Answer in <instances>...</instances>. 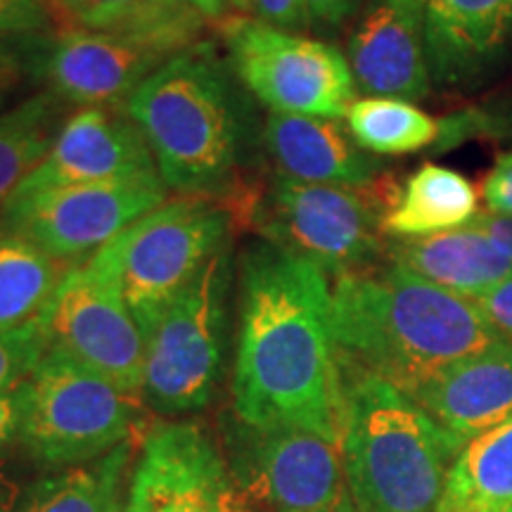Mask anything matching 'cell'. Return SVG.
Masks as SVG:
<instances>
[{
    "mask_svg": "<svg viewBox=\"0 0 512 512\" xmlns=\"http://www.w3.org/2000/svg\"><path fill=\"white\" fill-rule=\"evenodd\" d=\"M233 411L252 430H304L339 441L342 375L330 275L259 240L240 256Z\"/></svg>",
    "mask_w": 512,
    "mask_h": 512,
    "instance_id": "obj_1",
    "label": "cell"
},
{
    "mask_svg": "<svg viewBox=\"0 0 512 512\" xmlns=\"http://www.w3.org/2000/svg\"><path fill=\"white\" fill-rule=\"evenodd\" d=\"M332 335L344 366L411 396L453 363L505 339L475 299L389 261L332 283Z\"/></svg>",
    "mask_w": 512,
    "mask_h": 512,
    "instance_id": "obj_2",
    "label": "cell"
},
{
    "mask_svg": "<svg viewBox=\"0 0 512 512\" xmlns=\"http://www.w3.org/2000/svg\"><path fill=\"white\" fill-rule=\"evenodd\" d=\"M136 121L169 190L188 197L240 192L249 147V112L228 60L197 41L166 60L131 100Z\"/></svg>",
    "mask_w": 512,
    "mask_h": 512,
    "instance_id": "obj_3",
    "label": "cell"
},
{
    "mask_svg": "<svg viewBox=\"0 0 512 512\" xmlns=\"http://www.w3.org/2000/svg\"><path fill=\"white\" fill-rule=\"evenodd\" d=\"M339 448L361 512H437L463 441L382 377L339 363Z\"/></svg>",
    "mask_w": 512,
    "mask_h": 512,
    "instance_id": "obj_4",
    "label": "cell"
},
{
    "mask_svg": "<svg viewBox=\"0 0 512 512\" xmlns=\"http://www.w3.org/2000/svg\"><path fill=\"white\" fill-rule=\"evenodd\" d=\"M394 183L354 185L302 183L275 174L264 188L245 195V219L266 242L302 256L330 278L373 268L387 254L382 219L392 207Z\"/></svg>",
    "mask_w": 512,
    "mask_h": 512,
    "instance_id": "obj_5",
    "label": "cell"
},
{
    "mask_svg": "<svg viewBox=\"0 0 512 512\" xmlns=\"http://www.w3.org/2000/svg\"><path fill=\"white\" fill-rule=\"evenodd\" d=\"M233 223L228 204L181 195L152 209L86 261L117 287L145 330L211 256L230 245Z\"/></svg>",
    "mask_w": 512,
    "mask_h": 512,
    "instance_id": "obj_6",
    "label": "cell"
},
{
    "mask_svg": "<svg viewBox=\"0 0 512 512\" xmlns=\"http://www.w3.org/2000/svg\"><path fill=\"white\" fill-rule=\"evenodd\" d=\"M233 249L202 271L145 325L143 401L164 415L195 413L214 399L226 347Z\"/></svg>",
    "mask_w": 512,
    "mask_h": 512,
    "instance_id": "obj_7",
    "label": "cell"
},
{
    "mask_svg": "<svg viewBox=\"0 0 512 512\" xmlns=\"http://www.w3.org/2000/svg\"><path fill=\"white\" fill-rule=\"evenodd\" d=\"M140 413L143 396L124 392L64 351L48 347L24 380L19 444L46 465L93 463L131 441Z\"/></svg>",
    "mask_w": 512,
    "mask_h": 512,
    "instance_id": "obj_8",
    "label": "cell"
},
{
    "mask_svg": "<svg viewBox=\"0 0 512 512\" xmlns=\"http://www.w3.org/2000/svg\"><path fill=\"white\" fill-rule=\"evenodd\" d=\"M221 38L235 79L271 112L347 117L356 83L335 46L249 15L223 19Z\"/></svg>",
    "mask_w": 512,
    "mask_h": 512,
    "instance_id": "obj_9",
    "label": "cell"
},
{
    "mask_svg": "<svg viewBox=\"0 0 512 512\" xmlns=\"http://www.w3.org/2000/svg\"><path fill=\"white\" fill-rule=\"evenodd\" d=\"M169 197L159 174L105 185H72L12 197L0 211V233L19 235L38 249L81 264Z\"/></svg>",
    "mask_w": 512,
    "mask_h": 512,
    "instance_id": "obj_10",
    "label": "cell"
},
{
    "mask_svg": "<svg viewBox=\"0 0 512 512\" xmlns=\"http://www.w3.org/2000/svg\"><path fill=\"white\" fill-rule=\"evenodd\" d=\"M252 501L197 422H155L143 432L126 512H252Z\"/></svg>",
    "mask_w": 512,
    "mask_h": 512,
    "instance_id": "obj_11",
    "label": "cell"
},
{
    "mask_svg": "<svg viewBox=\"0 0 512 512\" xmlns=\"http://www.w3.org/2000/svg\"><path fill=\"white\" fill-rule=\"evenodd\" d=\"M50 347L143 396L145 337L117 287L88 266L69 268L41 316Z\"/></svg>",
    "mask_w": 512,
    "mask_h": 512,
    "instance_id": "obj_12",
    "label": "cell"
},
{
    "mask_svg": "<svg viewBox=\"0 0 512 512\" xmlns=\"http://www.w3.org/2000/svg\"><path fill=\"white\" fill-rule=\"evenodd\" d=\"M245 430L230 467L252 503L273 512H316L349 496L339 441L290 427Z\"/></svg>",
    "mask_w": 512,
    "mask_h": 512,
    "instance_id": "obj_13",
    "label": "cell"
},
{
    "mask_svg": "<svg viewBox=\"0 0 512 512\" xmlns=\"http://www.w3.org/2000/svg\"><path fill=\"white\" fill-rule=\"evenodd\" d=\"M174 55L140 38L64 27L43 41L36 69L48 93L64 105L124 110L131 95Z\"/></svg>",
    "mask_w": 512,
    "mask_h": 512,
    "instance_id": "obj_14",
    "label": "cell"
},
{
    "mask_svg": "<svg viewBox=\"0 0 512 512\" xmlns=\"http://www.w3.org/2000/svg\"><path fill=\"white\" fill-rule=\"evenodd\" d=\"M157 174L147 140L126 110L83 107L64 119L53 147L12 197ZM10 197V200H12Z\"/></svg>",
    "mask_w": 512,
    "mask_h": 512,
    "instance_id": "obj_15",
    "label": "cell"
},
{
    "mask_svg": "<svg viewBox=\"0 0 512 512\" xmlns=\"http://www.w3.org/2000/svg\"><path fill=\"white\" fill-rule=\"evenodd\" d=\"M347 60L356 91L368 98H427L432 74L422 38L420 0H373L351 29Z\"/></svg>",
    "mask_w": 512,
    "mask_h": 512,
    "instance_id": "obj_16",
    "label": "cell"
},
{
    "mask_svg": "<svg viewBox=\"0 0 512 512\" xmlns=\"http://www.w3.org/2000/svg\"><path fill=\"white\" fill-rule=\"evenodd\" d=\"M432 81L467 88L489 79L508 55L512 0H420Z\"/></svg>",
    "mask_w": 512,
    "mask_h": 512,
    "instance_id": "obj_17",
    "label": "cell"
},
{
    "mask_svg": "<svg viewBox=\"0 0 512 512\" xmlns=\"http://www.w3.org/2000/svg\"><path fill=\"white\" fill-rule=\"evenodd\" d=\"M463 444L512 418V342L501 339L453 363L411 394Z\"/></svg>",
    "mask_w": 512,
    "mask_h": 512,
    "instance_id": "obj_18",
    "label": "cell"
},
{
    "mask_svg": "<svg viewBox=\"0 0 512 512\" xmlns=\"http://www.w3.org/2000/svg\"><path fill=\"white\" fill-rule=\"evenodd\" d=\"M264 145L278 174L294 181L363 188L382 176L380 162L361 150L337 119L271 112Z\"/></svg>",
    "mask_w": 512,
    "mask_h": 512,
    "instance_id": "obj_19",
    "label": "cell"
},
{
    "mask_svg": "<svg viewBox=\"0 0 512 512\" xmlns=\"http://www.w3.org/2000/svg\"><path fill=\"white\" fill-rule=\"evenodd\" d=\"M387 256L427 283L467 299L482 297L512 278V259L475 223L425 238L387 242Z\"/></svg>",
    "mask_w": 512,
    "mask_h": 512,
    "instance_id": "obj_20",
    "label": "cell"
},
{
    "mask_svg": "<svg viewBox=\"0 0 512 512\" xmlns=\"http://www.w3.org/2000/svg\"><path fill=\"white\" fill-rule=\"evenodd\" d=\"M475 185L458 171L439 164H422L396 192L382 219L389 240L425 238L463 228L479 216Z\"/></svg>",
    "mask_w": 512,
    "mask_h": 512,
    "instance_id": "obj_21",
    "label": "cell"
},
{
    "mask_svg": "<svg viewBox=\"0 0 512 512\" xmlns=\"http://www.w3.org/2000/svg\"><path fill=\"white\" fill-rule=\"evenodd\" d=\"M67 27L140 38L178 50L202 41L204 19L181 0H57Z\"/></svg>",
    "mask_w": 512,
    "mask_h": 512,
    "instance_id": "obj_22",
    "label": "cell"
},
{
    "mask_svg": "<svg viewBox=\"0 0 512 512\" xmlns=\"http://www.w3.org/2000/svg\"><path fill=\"white\" fill-rule=\"evenodd\" d=\"M512 508V418L470 439L448 470L437 512Z\"/></svg>",
    "mask_w": 512,
    "mask_h": 512,
    "instance_id": "obj_23",
    "label": "cell"
},
{
    "mask_svg": "<svg viewBox=\"0 0 512 512\" xmlns=\"http://www.w3.org/2000/svg\"><path fill=\"white\" fill-rule=\"evenodd\" d=\"M133 444L126 441L93 463L67 467L22 491L12 512H126L121 503Z\"/></svg>",
    "mask_w": 512,
    "mask_h": 512,
    "instance_id": "obj_24",
    "label": "cell"
},
{
    "mask_svg": "<svg viewBox=\"0 0 512 512\" xmlns=\"http://www.w3.org/2000/svg\"><path fill=\"white\" fill-rule=\"evenodd\" d=\"M72 266L19 235L0 233V335L41 318Z\"/></svg>",
    "mask_w": 512,
    "mask_h": 512,
    "instance_id": "obj_25",
    "label": "cell"
},
{
    "mask_svg": "<svg viewBox=\"0 0 512 512\" xmlns=\"http://www.w3.org/2000/svg\"><path fill=\"white\" fill-rule=\"evenodd\" d=\"M64 124V102L36 93L0 112V211L46 159Z\"/></svg>",
    "mask_w": 512,
    "mask_h": 512,
    "instance_id": "obj_26",
    "label": "cell"
},
{
    "mask_svg": "<svg viewBox=\"0 0 512 512\" xmlns=\"http://www.w3.org/2000/svg\"><path fill=\"white\" fill-rule=\"evenodd\" d=\"M344 119L356 145L373 155H411L434 147L439 138V119L408 100H354Z\"/></svg>",
    "mask_w": 512,
    "mask_h": 512,
    "instance_id": "obj_27",
    "label": "cell"
},
{
    "mask_svg": "<svg viewBox=\"0 0 512 512\" xmlns=\"http://www.w3.org/2000/svg\"><path fill=\"white\" fill-rule=\"evenodd\" d=\"M472 138L512 140V91L498 95L482 107L439 119V138L434 147L446 152Z\"/></svg>",
    "mask_w": 512,
    "mask_h": 512,
    "instance_id": "obj_28",
    "label": "cell"
},
{
    "mask_svg": "<svg viewBox=\"0 0 512 512\" xmlns=\"http://www.w3.org/2000/svg\"><path fill=\"white\" fill-rule=\"evenodd\" d=\"M48 347V335L41 318L0 335V389L17 387L27 380Z\"/></svg>",
    "mask_w": 512,
    "mask_h": 512,
    "instance_id": "obj_29",
    "label": "cell"
},
{
    "mask_svg": "<svg viewBox=\"0 0 512 512\" xmlns=\"http://www.w3.org/2000/svg\"><path fill=\"white\" fill-rule=\"evenodd\" d=\"M57 0H0V36L31 38L60 31Z\"/></svg>",
    "mask_w": 512,
    "mask_h": 512,
    "instance_id": "obj_30",
    "label": "cell"
},
{
    "mask_svg": "<svg viewBox=\"0 0 512 512\" xmlns=\"http://www.w3.org/2000/svg\"><path fill=\"white\" fill-rule=\"evenodd\" d=\"M38 46L31 38L0 36V105L17 91L31 69H36Z\"/></svg>",
    "mask_w": 512,
    "mask_h": 512,
    "instance_id": "obj_31",
    "label": "cell"
},
{
    "mask_svg": "<svg viewBox=\"0 0 512 512\" xmlns=\"http://www.w3.org/2000/svg\"><path fill=\"white\" fill-rule=\"evenodd\" d=\"M482 195L494 216H512V150L496 157L494 169L484 178Z\"/></svg>",
    "mask_w": 512,
    "mask_h": 512,
    "instance_id": "obj_32",
    "label": "cell"
},
{
    "mask_svg": "<svg viewBox=\"0 0 512 512\" xmlns=\"http://www.w3.org/2000/svg\"><path fill=\"white\" fill-rule=\"evenodd\" d=\"M252 12L254 17L287 31H299L309 27L304 0H254Z\"/></svg>",
    "mask_w": 512,
    "mask_h": 512,
    "instance_id": "obj_33",
    "label": "cell"
},
{
    "mask_svg": "<svg viewBox=\"0 0 512 512\" xmlns=\"http://www.w3.org/2000/svg\"><path fill=\"white\" fill-rule=\"evenodd\" d=\"M475 302L484 311V316L491 320V325L512 342V278L491 287L489 292H484Z\"/></svg>",
    "mask_w": 512,
    "mask_h": 512,
    "instance_id": "obj_34",
    "label": "cell"
},
{
    "mask_svg": "<svg viewBox=\"0 0 512 512\" xmlns=\"http://www.w3.org/2000/svg\"><path fill=\"white\" fill-rule=\"evenodd\" d=\"M366 0H304L309 27L337 29L349 22Z\"/></svg>",
    "mask_w": 512,
    "mask_h": 512,
    "instance_id": "obj_35",
    "label": "cell"
},
{
    "mask_svg": "<svg viewBox=\"0 0 512 512\" xmlns=\"http://www.w3.org/2000/svg\"><path fill=\"white\" fill-rule=\"evenodd\" d=\"M24 418V382L0 389V451L19 441Z\"/></svg>",
    "mask_w": 512,
    "mask_h": 512,
    "instance_id": "obj_36",
    "label": "cell"
},
{
    "mask_svg": "<svg viewBox=\"0 0 512 512\" xmlns=\"http://www.w3.org/2000/svg\"><path fill=\"white\" fill-rule=\"evenodd\" d=\"M472 223L482 228L484 233H489L491 240H494L496 245L501 247L503 252L512 259V216H494V214L486 216V214H479Z\"/></svg>",
    "mask_w": 512,
    "mask_h": 512,
    "instance_id": "obj_37",
    "label": "cell"
},
{
    "mask_svg": "<svg viewBox=\"0 0 512 512\" xmlns=\"http://www.w3.org/2000/svg\"><path fill=\"white\" fill-rule=\"evenodd\" d=\"M22 496V491H17V484L12 482V477L5 472V467L0 465V512H12Z\"/></svg>",
    "mask_w": 512,
    "mask_h": 512,
    "instance_id": "obj_38",
    "label": "cell"
},
{
    "mask_svg": "<svg viewBox=\"0 0 512 512\" xmlns=\"http://www.w3.org/2000/svg\"><path fill=\"white\" fill-rule=\"evenodd\" d=\"M181 3H185L195 12H200L204 19H214V22H219L226 15V8H230L228 0H181Z\"/></svg>",
    "mask_w": 512,
    "mask_h": 512,
    "instance_id": "obj_39",
    "label": "cell"
},
{
    "mask_svg": "<svg viewBox=\"0 0 512 512\" xmlns=\"http://www.w3.org/2000/svg\"><path fill=\"white\" fill-rule=\"evenodd\" d=\"M316 512H361L356 508L354 498H351V494L347 498H342L337 505H332V508H325V510H316Z\"/></svg>",
    "mask_w": 512,
    "mask_h": 512,
    "instance_id": "obj_40",
    "label": "cell"
},
{
    "mask_svg": "<svg viewBox=\"0 0 512 512\" xmlns=\"http://www.w3.org/2000/svg\"><path fill=\"white\" fill-rule=\"evenodd\" d=\"M252 3L254 0H228V5L238 12V15H249V12H252Z\"/></svg>",
    "mask_w": 512,
    "mask_h": 512,
    "instance_id": "obj_41",
    "label": "cell"
},
{
    "mask_svg": "<svg viewBox=\"0 0 512 512\" xmlns=\"http://www.w3.org/2000/svg\"><path fill=\"white\" fill-rule=\"evenodd\" d=\"M498 512H512V508H505V510H498Z\"/></svg>",
    "mask_w": 512,
    "mask_h": 512,
    "instance_id": "obj_42",
    "label": "cell"
}]
</instances>
